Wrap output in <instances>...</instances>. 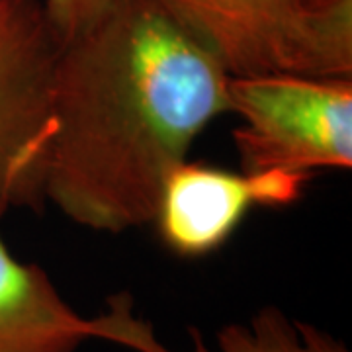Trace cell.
<instances>
[{
  "label": "cell",
  "mask_w": 352,
  "mask_h": 352,
  "mask_svg": "<svg viewBox=\"0 0 352 352\" xmlns=\"http://www.w3.org/2000/svg\"><path fill=\"white\" fill-rule=\"evenodd\" d=\"M57 50L41 0H0V217L43 201Z\"/></svg>",
  "instance_id": "cell-4"
},
{
  "label": "cell",
  "mask_w": 352,
  "mask_h": 352,
  "mask_svg": "<svg viewBox=\"0 0 352 352\" xmlns=\"http://www.w3.org/2000/svg\"><path fill=\"white\" fill-rule=\"evenodd\" d=\"M229 75L153 0H120L59 43L41 198L75 226H151L164 176L229 113Z\"/></svg>",
  "instance_id": "cell-1"
},
{
  "label": "cell",
  "mask_w": 352,
  "mask_h": 352,
  "mask_svg": "<svg viewBox=\"0 0 352 352\" xmlns=\"http://www.w3.org/2000/svg\"><path fill=\"white\" fill-rule=\"evenodd\" d=\"M307 180L302 173H233L186 159L164 176L151 226L173 254L201 258L219 251L254 208L296 204Z\"/></svg>",
  "instance_id": "cell-5"
},
{
  "label": "cell",
  "mask_w": 352,
  "mask_h": 352,
  "mask_svg": "<svg viewBox=\"0 0 352 352\" xmlns=\"http://www.w3.org/2000/svg\"><path fill=\"white\" fill-rule=\"evenodd\" d=\"M229 76L352 78V0H153Z\"/></svg>",
  "instance_id": "cell-2"
},
{
  "label": "cell",
  "mask_w": 352,
  "mask_h": 352,
  "mask_svg": "<svg viewBox=\"0 0 352 352\" xmlns=\"http://www.w3.org/2000/svg\"><path fill=\"white\" fill-rule=\"evenodd\" d=\"M120 0H41L45 18L59 43L96 24Z\"/></svg>",
  "instance_id": "cell-8"
},
{
  "label": "cell",
  "mask_w": 352,
  "mask_h": 352,
  "mask_svg": "<svg viewBox=\"0 0 352 352\" xmlns=\"http://www.w3.org/2000/svg\"><path fill=\"white\" fill-rule=\"evenodd\" d=\"M108 342L133 352H176L157 339L151 323L133 314L126 296L112 298L106 309ZM192 349L186 352H351L325 329L300 321L276 305H264L245 319L227 323L215 333L214 342L190 329Z\"/></svg>",
  "instance_id": "cell-7"
},
{
  "label": "cell",
  "mask_w": 352,
  "mask_h": 352,
  "mask_svg": "<svg viewBox=\"0 0 352 352\" xmlns=\"http://www.w3.org/2000/svg\"><path fill=\"white\" fill-rule=\"evenodd\" d=\"M241 170L352 168V78L229 76Z\"/></svg>",
  "instance_id": "cell-3"
},
{
  "label": "cell",
  "mask_w": 352,
  "mask_h": 352,
  "mask_svg": "<svg viewBox=\"0 0 352 352\" xmlns=\"http://www.w3.org/2000/svg\"><path fill=\"white\" fill-rule=\"evenodd\" d=\"M104 337V314H78L50 274L20 261L0 233V352H78Z\"/></svg>",
  "instance_id": "cell-6"
}]
</instances>
